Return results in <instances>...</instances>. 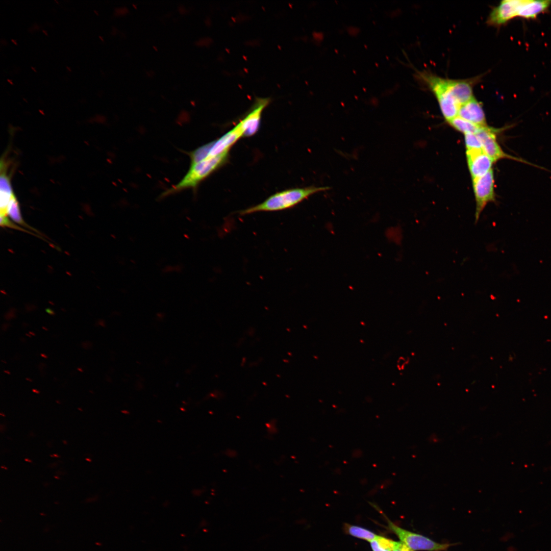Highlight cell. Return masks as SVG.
<instances>
[{"mask_svg": "<svg viewBox=\"0 0 551 551\" xmlns=\"http://www.w3.org/2000/svg\"><path fill=\"white\" fill-rule=\"evenodd\" d=\"M330 189L327 186L294 188L278 192L263 202L238 212L246 215L260 212H276L292 208L311 195Z\"/></svg>", "mask_w": 551, "mask_h": 551, "instance_id": "cell-1", "label": "cell"}, {"mask_svg": "<svg viewBox=\"0 0 551 551\" xmlns=\"http://www.w3.org/2000/svg\"><path fill=\"white\" fill-rule=\"evenodd\" d=\"M229 152L216 156L207 157L198 162L190 163L189 168L183 178L178 183L164 191L160 197L163 198L187 189L195 191L203 181L228 162Z\"/></svg>", "mask_w": 551, "mask_h": 551, "instance_id": "cell-2", "label": "cell"}, {"mask_svg": "<svg viewBox=\"0 0 551 551\" xmlns=\"http://www.w3.org/2000/svg\"><path fill=\"white\" fill-rule=\"evenodd\" d=\"M418 78L436 97L447 121L458 116L460 105L453 92V80L443 78L427 71L418 73Z\"/></svg>", "mask_w": 551, "mask_h": 551, "instance_id": "cell-3", "label": "cell"}, {"mask_svg": "<svg viewBox=\"0 0 551 551\" xmlns=\"http://www.w3.org/2000/svg\"><path fill=\"white\" fill-rule=\"evenodd\" d=\"M506 128L495 129L492 127H482L477 134L482 146L484 152L487 155L494 163L500 159H507L519 162L540 169H546L539 165L532 163L522 158L513 156L505 152L497 141V134Z\"/></svg>", "mask_w": 551, "mask_h": 551, "instance_id": "cell-4", "label": "cell"}, {"mask_svg": "<svg viewBox=\"0 0 551 551\" xmlns=\"http://www.w3.org/2000/svg\"><path fill=\"white\" fill-rule=\"evenodd\" d=\"M472 184L476 204L474 221L477 223L487 204L495 201L493 169L481 177L473 179Z\"/></svg>", "mask_w": 551, "mask_h": 551, "instance_id": "cell-5", "label": "cell"}, {"mask_svg": "<svg viewBox=\"0 0 551 551\" xmlns=\"http://www.w3.org/2000/svg\"><path fill=\"white\" fill-rule=\"evenodd\" d=\"M388 528L401 542L413 550H443L449 546L448 544L439 543L424 536L401 528L389 520Z\"/></svg>", "mask_w": 551, "mask_h": 551, "instance_id": "cell-6", "label": "cell"}, {"mask_svg": "<svg viewBox=\"0 0 551 551\" xmlns=\"http://www.w3.org/2000/svg\"><path fill=\"white\" fill-rule=\"evenodd\" d=\"M270 102L269 97L255 99L249 111L238 122L243 132V137H251L257 133L260 128L262 113Z\"/></svg>", "mask_w": 551, "mask_h": 551, "instance_id": "cell-7", "label": "cell"}, {"mask_svg": "<svg viewBox=\"0 0 551 551\" xmlns=\"http://www.w3.org/2000/svg\"><path fill=\"white\" fill-rule=\"evenodd\" d=\"M525 0H505L494 7L487 19L489 26L499 27L511 19L518 17L520 9Z\"/></svg>", "mask_w": 551, "mask_h": 551, "instance_id": "cell-8", "label": "cell"}, {"mask_svg": "<svg viewBox=\"0 0 551 551\" xmlns=\"http://www.w3.org/2000/svg\"><path fill=\"white\" fill-rule=\"evenodd\" d=\"M467 164L472 179L481 177L491 169L494 162L483 149L466 151Z\"/></svg>", "mask_w": 551, "mask_h": 551, "instance_id": "cell-9", "label": "cell"}, {"mask_svg": "<svg viewBox=\"0 0 551 551\" xmlns=\"http://www.w3.org/2000/svg\"><path fill=\"white\" fill-rule=\"evenodd\" d=\"M458 116L480 127L487 126L483 109L474 97L460 107Z\"/></svg>", "mask_w": 551, "mask_h": 551, "instance_id": "cell-10", "label": "cell"}, {"mask_svg": "<svg viewBox=\"0 0 551 551\" xmlns=\"http://www.w3.org/2000/svg\"><path fill=\"white\" fill-rule=\"evenodd\" d=\"M551 5V1L525 0L521 6L518 17L525 19H535L537 16L545 12Z\"/></svg>", "mask_w": 551, "mask_h": 551, "instance_id": "cell-11", "label": "cell"}, {"mask_svg": "<svg viewBox=\"0 0 551 551\" xmlns=\"http://www.w3.org/2000/svg\"><path fill=\"white\" fill-rule=\"evenodd\" d=\"M447 122L455 129L464 134L468 133L477 134L480 129L483 127L476 125L458 116Z\"/></svg>", "mask_w": 551, "mask_h": 551, "instance_id": "cell-12", "label": "cell"}, {"mask_svg": "<svg viewBox=\"0 0 551 551\" xmlns=\"http://www.w3.org/2000/svg\"><path fill=\"white\" fill-rule=\"evenodd\" d=\"M345 528V531L349 535L369 542L374 539L378 536L366 529L356 525L346 524Z\"/></svg>", "mask_w": 551, "mask_h": 551, "instance_id": "cell-13", "label": "cell"}, {"mask_svg": "<svg viewBox=\"0 0 551 551\" xmlns=\"http://www.w3.org/2000/svg\"><path fill=\"white\" fill-rule=\"evenodd\" d=\"M370 543L373 551H392L394 541L378 535Z\"/></svg>", "mask_w": 551, "mask_h": 551, "instance_id": "cell-14", "label": "cell"}, {"mask_svg": "<svg viewBox=\"0 0 551 551\" xmlns=\"http://www.w3.org/2000/svg\"><path fill=\"white\" fill-rule=\"evenodd\" d=\"M7 215L11 218L20 224H24L19 209V204L15 195L11 198L7 208Z\"/></svg>", "mask_w": 551, "mask_h": 551, "instance_id": "cell-15", "label": "cell"}, {"mask_svg": "<svg viewBox=\"0 0 551 551\" xmlns=\"http://www.w3.org/2000/svg\"><path fill=\"white\" fill-rule=\"evenodd\" d=\"M464 135L466 151L482 149L481 142L477 134L468 133Z\"/></svg>", "mask_w": 551, "mask_h": 551, "instance_id": "cell-16", "label": "cell"}, {"mask_svg": "<svg viewBox=\"0 0 551 551\" xmlns=\"http://www.w3.org/2000/svg\"><path fill=\"white\" fill-rule=\"evenodd\" d=\"M392 551H414L402 542L394 541Z\"/></svg>", "mask_w": 551, "mask_h": 551, "instance_id": "cell-17", "label": "cell"}, {"mask_svg": "<svg viewBox=\"0 0 551 551\" xmlns=\"http://www.w3.org/2000/svg\"><path fill=\"white\" fill-rule=\"evenodd\" d=\"M407 363H408V362L407 361L406 359H405V358H403V357H400L398 359V360L397 361V367L399 369H403L405 367V366L407 364Z\"/></svg>", "mask_w": 551, "mask_h": 551, "instance_id": "cell-18", "label": "cell"}, {"mask_svg": "<svg viewBox=\"0 0 551 551\" xmlns=\"http://www.w3.org/2000/svg\"><path fill=\"white\" fill-rule=\"evenodd\" d=\"M46 312H48L51 315H54V314H55L54 312H53V311H52L50 309H46Z\"/></svg>", "mask_w": 551, "mask_h": 551, "instance_id": "cell-19", "label": "cell"}, {"mask_svg": "<svg viewBox=\"0 0 551 551\" xmlns=\"http://www.w3.org/2000/svg\"><path fill=\"white\" fill-rule=\"evenodd\" d=\"M32 391L33 392H34V393H37V394H39L40 393V391H38V390L36 389H32Z\"/></svg>", "mask_w": 551, "mask_h": 551, "instance_id": "cell-20", "label": "cell"}, {"mask_svg": "<svg viewBox=\"0 0 551 551\" xmlns=\"http://www.w3.org/2000/svg\"><path fill=\"white\" fill-rule=\"evenodd\" d=\"M40 355H41V356L42 357H43V358H44L45 359L47 358V356L46 355L44 354H41Z\"/></svg>", "mask_w": 551, "mask_h": 551, "instance_id": "cell-21", "label": "cell"}, {"mask_svg": "<svg viewBox=\"0 0 551 551\" xmlns=\"http://www.w3.org/2000/svg\"><path fill=\"white\" fill-rule=\"evenodd\" d=\"M7 81H8V82H9V83L10 84H11V85H13V83L12 81L11 80H10V79H7Z\"/></svg>", "mask_w": 551, "mask_h": 551, "instance_id": "cell-22", "label": "cell"}, {"mask_svg": "<svg viewBox=\"0 0 551 551\" xmlns=\"http://www.w3.org/2000/svg\"><path fill=\"white\" fill-rule=\"evenodd\" d=\"M29 334H30V335H33V336H35V333H33V332H31V331H30V332H29Z\"/></svg>", "mask_w": 551, "mask_h": 551, "instance_id": "cell-23", "label": "cell"}, {"mask_svg": "<svg viewBox=\"0 0 551 551\" xmlns=\"http://www.w3.org/2000/svg\"><path fill=\"white\" fill-rule=\"evenodd\" d=\"M11 41H12V42H13V43H14V44H15V45H17V43L16 41H15V40H13V39H12V40H11Z\"/></svg>", "mask_w": 551, "mask_h": 551, "instance_id": "cell-24", "label": "cell"}, {"mask_svg": "<svg viewBox=\"0 0 551 551\" xmlns=\"http://www.w3.org/2000/svg\"><path fill=\"white\" fill-rule=\"evenodd\" d=\"M24 460H25L26 461H27V462H32V461H31V460H30V459H26H26H24Z\"/></svg>", "mask_w": 551, "mask_h": 551, "instance_id": "cell-25", "label": "cell"}, {"mask_svg": "<svg viewBox=\"0 0 551 551\" xmlns=\"http://www.w3.org/2000/svg\"><path fill=\"white\" fill-rule=\"evenodd\" d=\"M4 372H5V373H7L8 374H10V372L8 370H4Z\"/></svg>", "mask_w": 551, "mask_h": 551, "instance_id": "cell-26", "label": "cell"}, {"mask_svg": "<svg viewBox=\"0 0 551 551\" xmlns=\"http://www.w3.org/2000/svg\"><path fill=\"white\" fill-rule=\"evenodd\" d=\"M26 380H27V381H30V382H32V381H33V380H31V379H30V378H26Z\"/></svg>", "mask_w": 551, "mask_h": 551, "instance_id": "cell-27", "label": "cell"}, {"mask_svg": "<svg viewBox=\"0 0 551 551\" xmlns=\"http://www.w3.org/2000/svg\"><path fill=\"white\" fill-rule=\"evenodd\" d=\"M78 370H79L80 372H83V369L80 368H78Z\"/></svg>", "mask_w": 551, "mask_h": 551, "instance_id": "cell-28", "label": "cell"}, {"mask_svg": "<svg viewBox=\"0 0 551 551\" xmlns=\"http://www.w3.org/2000/svg\"><path fill=\"white\" fill-rule=\"evenodd\" d=\"M86 460L88 461V462H91V459H89V458H86Z\"/></svg>", "mask_w": 551, "mask_h": 551, "instance_id": "cell-29", "label": "cell"}, {"mask_svg": "<svg viewBox=\"0 0 551 551\" xmlns=\"http://www.w3.org/2000/svg\"><path fill=\"white\" fill-rule=\"evenodd\" d=\"M53 455H54V457H59V456H58V455H57V454H54Z\"/></svg>", "mask_w": 551, "mask_h": 551, "instance_id": "cell-30", "label": "cell"}, {"mask_svg": "<svg viewBox=\"0 0 551 551\" xmlns=\"http://www.w3.org/2000/svg\"><path fill=\"white\" fill-rule=\"evenodd\" d=\"M42 329H44V330H45V331H47V330H47V329H46V328H45L44 327H42Z\"/></svg>", "mask_w": 551, "mask_h": 551, "instance_id": "cell-31", "label": "cell"}, {"mask_svg": "<svg viewBox=\"0 0 551 551\" xmlns=\"http://www.w3.org/2000/svg\"><path fill=\"white\" fill-rule=\"evenodd\" d=\"M26 335H27V336H29V337H31V336L30 335V334H27V333H26Z\"/></svg>", "mask_w": 551, "mask_h": 551, "instance_id": "cell-32", "label": "cell"}, {"mask_svg": "<svg viewBox=\"0 0 551 551\" xmlns=\"http://www.w3.org/2000/svg\"><path fill=\"white\" fill-rule=\"evenodd\" d=\"M31 68H32V69H33V70H34V71L35 72H36V70L35 69V68H34V67H31Z\"/></svg>", "mask_w": 551, "mask_h": 551, "instance_id": "cell-33", "label": "cell"}, {"mask_svg": "<svg viewBox=\"0 0 551 551\" xmlns=\"http://www.w3.org/2000/svg\"><path fill=\"white\" fill-rule=\"evenodd\" d=\"M1 467L2 468H4L5 469H7V468L5 466H2Z\"/></svg>", "mask_w": 551, "mask_h": 551, "instance_id": "cell-34", "label": "cell"}, {"mask_svg": "<svg viewBox=\"0 0 551 551\" xmlns=\"http://www.w3.org/2000/svg\"><path fill=\"white\" fill-rule=\"evenodd\" d=\"M43 32H44V33H45L46 35H47V34L46 33V31H44V30H43Z\"/></svg>", "mask_w": 551, "mask_h": 551, "instance_id": "cell-35", "label": "cell"}, {"mask_svg": "<svg viewBox=\"0 0 551 551\" xmlns=\"http://www.w3.org/2000/svg\"><path fill=\"white\" fill-rule=\"evenodd\" d=\"M66 68H67V69H68V70H69V71H71L70 69V68H68V67H67Z\"/></svg>", "mask_w": 551, "mask_h": 551, "instance_id": "cell-36", "label": "cell"}]
</instances>
